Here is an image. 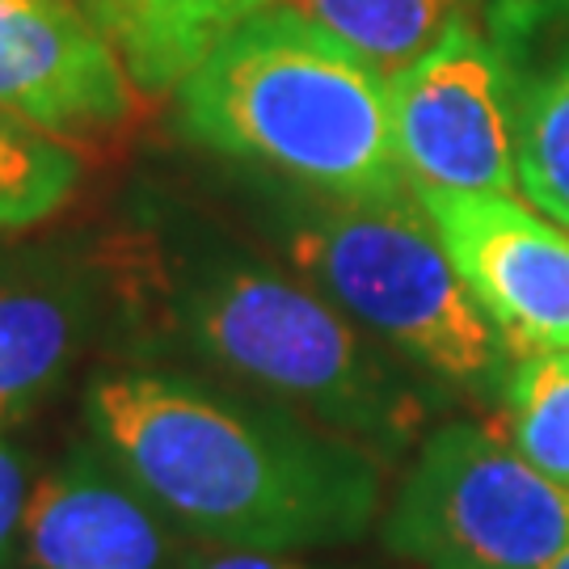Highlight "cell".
<instances>
[{"label": "cell", "mask_w": 569, "mask_h": 569, "mask_svg": "<svg viewBox=\"0 0 569 569\" xmlns=\"http://www.w3.org/2000/svg\"><path fill=\"white\" fill-rule=\"evenodd\" d=\"M89 439L211 549L305 552L363 536L380 510L371 451L178 371L122 367L84 392Z\"/></svg>", "instance_id": "obj_1"}, {"label": "cell", "mask_w": 569, "mask_h": 569, "mask_svg": "<svg viewBox=\"0 0 569 569\" xmlns=\"http://www.w3.org/2000/svg\"><path fill=\"white\" fill-rule=\"evenodd\" d=\"M173 102L194 143L317 199H413L392 140L388 77L296 4L237 26Z\"/></svg>", "instance_id": "obj_2"}, {"label": "cell", "mask_w": 569, "mask_h": 569, "mask_svg": "<svg viewBox=\"0 0 569 569\" xmlns=\"http://www.w3.org/2000/svg\"><path fill=\"white\" fill-rule=\"evenodd\" d=\"M169 326L220 376L305 409L367 451L406 448L422 422L413 388L342 308L274 266L224 258L186 274Z\"/></svg>", "instance_id": "obj_3"}, {"label": "cell", "mask_w": 569, "mask_h": 569, "mask_svg": "<svg viewBox=\"0 0 569 569\" xmlns=\"http://www.w3.org/2000/svg\"><path fill=\"white\" fill-rule=\"evenodd\" d=\"M287 253L329 305L435 380L472 397L507 388L515 350L465 287L418 194L397 203L317 199L291 228Z\"/></svg>", "instance_id": "obj_4"}, {"label": "cell", "mask_w": 569, "mask_h": 569, "mask_svg": "<svg viewBox=\"0 0 569 569\" xmlns=\"http://www.w3.org/2000/svg\"><path fill=\"white\" fill-rule=\"evenodd\" d=\"M385 540L422 569H549L569 545V489L498 430L451 422L418 451Z\"/></svg>", "instance_id": "obj_5"}, {"label": "cell", "mask_w": 569, "mask_h": 569, "mask_svg": "<svg viewBox=\"0 0 569 569\" xmlns=\"http://www.w3.org/2000/svg\"><path fill=\"white\" fill-rule=\"evenodd\" d=\"M392 140L413 194H515V93L486 26H456L388 81Z\"/></svg>", "instance_id": "obj_6"}, {"label": "cell", "mask_w": 569, "mask_h": 569, "mask_svg": "<svg viewBox=\"0 0 569 569\" xmlns=\"http://www.w3.org/2000/svg\"><path fill=\"white\" fill-rule=\"evenodd\" d=\"M418 203L515 359L569 350V228L515 194L422 190Z\"/></svg>", "instance_id": "obj_7"}, {"label": "cell", "mask_w": 569, "mask_h": 569, "mask_svg": "<svg viewBox=\"0 0 569 569\" xmlns=\"http://www.w3.org/2000/svg\"><path fill=\"white\" fill-rule=\"evenodd\" d=\"M131 89L81 0H0V114L68 140L119 127Z\"/></svg>", "instance_id": "obj_8"}, {"label": "cell", "mask_w": 569, "mask_h": 569, "mask_svg": "<svg viewBox=\"0 0 569 569\" xmlns=\"http://www.w3.org/2000/svg\"><path fill=\"white\" fill-rule=\"evenodd\" d=\"M18 561L26 569H169L173 519L89 439L34 481Z\"/></svg>", "instance_id": "obj_9"}, {"label": "cell", "mask_w": 569, "mask_h": 569, "mask_svg": "<svg viewBox=\"0 0 569 569\" xmlns=\"http://www.w3.org/2000/svg\"><path fill=\"white\" fill-rule=\"evenodd\" d=\"M486 30L510 68L519 194L569 228V0H493Z\"/></svg>", "instance_id": "obj_10"}, {"label": "cell", "mask_w": 569, "mask_h": 569, "mask_svg": "<svg viewBox=\"0 0 569 569\" xmlns=\"http://www.w3.org/2000/svg\"><path fill=\"white\" fill-rule=\"evenodd\" d=\"M89 333L84 287L51 262L0 258V427L34 418Z\"/></svg>", "instance_id": "obj_11"}, {"label": "cell", "mask_w": 569, "mask_h": 569, "mask_svg": "<svg viewBox=\"0 0 569 569\" xmlns=\"http://www.w3.org/2000/svg\"><path fill=\"white\" fill-rule=\"evenodd\" d=\"M106 30L122 68L143 93H178V84L220 42L283 0H81Z\"/></svg>", "instance_id": "obj_12"}, {"label": "cell", "mask_w": 569, "mask_h": 569, "mask_svg": "<svg viewBox=\"0 0 569 569\" xmlns=\"http://www.w3.org/2000/svg\"><path fill=\"white\" fill-rule=\"evenodd\" d=\"M486 0H300L308 18L376 63L388 81L435 51Z\"/></svg>", "instance_id": "obj_13"}, {"label": "cell", "mask_w": 569, "mask_h": 569, "mask_svg": "<svg viewBox=\"0 0 569 569\" xmlns=\"http://www.w3.org/2000/svg\"><path fill=\"white\" fill-rule=\"evenodd\" d=\"M77 186L81 161L68 143L0 114V237L51 220Z\"/></svg>", "instance_id": "obj_14"}, {"label": "cell", "mask_w": 569, "mask_h": 569, "mask_svg": "<svg viewBox=\"0 0 569 569\" xmlns=\"http://www.w3.org/2000/svg\"><path fill=\"white\" fill-rule=\"evenodd\" d=\"M502 401L519 456L569 489V350L515 359Z\"/></svg>", "instance_id": "obj_15"}, {"label": "cell", "mask_w": 569, "mask_h": 569, "mask_svg": "<svg viewBox=\"0 0 569 569\" xmlns=\"http://www.w3.org/2000/svg\"><path fill=\"white\" fill-rule=\"evenodd\" d=\"M30 468L18 443L9 439V427H0V569L13 566L21 540V519L30 502Z\"/></svg>", "instance_id": "obj_16"}, {"label": "cell", "mask_w": 569, "mask_h": 569, "mask_svg": "<svg viewBox=\"0 0 569 569\" xmlns=\"http://www.w3.org/2000/svg\"><path fill=\"white\" fill-rule=\"evenodd\" d=\"M182 569H312L291 552H253V549H216L207 557H190Z\"/></svg>", "instance_id": "obj_17"}, {"label": "cell", "mask_w": 569, "mask_h": 569, "mask_svg": "<svg viewBox=\"0 0 569 569\" xmlns=\"http://www.w3.org/2000/svg\"><path fill=\"white\" fill-rule=\"evenodd\" d=\"M549 569H569V545L561 552H557V557H552V566Z\"/></svg>", "instance_id": "obj_18"}]
</instances>
